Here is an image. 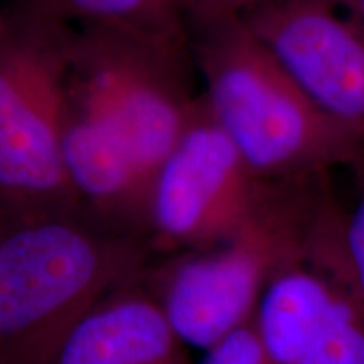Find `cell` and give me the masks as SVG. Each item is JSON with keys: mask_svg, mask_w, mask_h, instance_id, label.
<instances>
[{"mask_svg": "<svg viewBox=\"0 0 364 364\" xmlns=\"http://www.w3.org/2000/svg\"><path fill=\"white\" fill-rule=\"evenodd\" d=\"M189 31L75 27L65 75L63 127L120 154L152 188L201 91Z\"/></svg>", "mask_w": 364, "mask_h": 364, "instance_id": "obj_1", "label": "cell"}, {"mask_svg": "<svg viewBox=\"0 0 364 364\" xmlns=\"http://www.w3.org/2000/svg\"><path fill=\"white\" fill-rule=\"evenodd\" d=\"M201 93L258 179L364 171V140L327 115L243 19L189 31Z\"/></svg>", "mask_w": 364, "mask_h": 364, "instance_id": "obj_2", "label": "cell"}, {"mask_svg": "<svg viewBox=\"0 0 364 364\" xmlns=\"http://www.w3.org/2000/svg\"><path fill=\"white\" fill-rule=\"evenodd\" d=\"M343 215L327 176L267 182L230 240L172 275L162 309L181 343L208 351L252 322L267 285L285 268L316 263Z\"/></svg>", "mask_w": 364, "mask_h": 364, "instance_id": "obj_3", "label": "cell"}, {"mask_svg": "<svg viewBox=\"0 0 364 364\" xmlns=\"http://www.w3.org/2000/svg\"><path fill=\"white\" fill-rule=\"evenodd\" d=\"M86 209L11 216L0 240V364H54L129 273L132 248L95 230Z\"/></svg>", "mask_w": 364, "mask_h": 364, "instance_id": "obj_4", "label": "cell"}, {"mask_svg": "<svg viewBox=\"0 0 364 364\" xmlns=\"http://www.w3.org/2000/svg\"><path fill=\"white\" fill-rule=\"evenodd\" d=\"M73 29L19 0L0 7V204L12 218L83 204L61 154Z\"/></svg>", "mask_w": 364, "mask_h": 364, "instance_id": "obj_5", "label": "cell"}, {"mask_svg": "<svg viewBox=\"0 0 364 364\" xmlns=\"http://www.w3.org/2000/svg\"><path fill=\"white\" fill-rule=\"evenodd\" d=\"M265 186L201 93L193 120L154 177L147 225L169 245L218 247L245 225Z\"/></svg>", "mask_w": 364, "mask_h": 364, "instance_id": "obj_6", "label": "cell"}, {"mask_svg": "<svg viewBox=\"0 0 364 364\" xmlns=\"http://www.w3.org/2000/svg\"><path fill=\"white\" fill-rule=\"evenodd\" d=\"M241 19L327 115L364 140V26L329 0H265Z\"/></svg>", "mask_w": 364, "mask_h": 364, "instance_id": "obj_7", "label": "cell"}, {"mask_svg": "<svg viewBox=\"0 0 364 364\" xmlns=\"http://www.w3.org/2000/svg\"><path fill=\"white\" fill-rule=\"evenodd\" d=\"M253 324L273 364H364V311L314 263L285 268L267 285Z\"/></svg>", "mask_w": 364, "mask_h": 364, "instance_id": "obj_8", "label": "cell"}, {"mask_svg": "<svg viewBox=\"0 0 364 364\" xmlns=\"http://www.w3.org/2000/svg\"><path fill=\"white\" fill-rule=\"evenodd\" d=\"M179 344L162 306L144 297L115 299L75 327L54 364H181Z\"/></svg>", "mask_w": 364, "mask_h": 364, "instance_id": "obj_9", "label": "cell"}, {"mask_svg": "<svg viewBox=\"0 0 364 364\" xmlns=\"http://www.w3.org/2000/svg\"><path fill=\"white\" fill-rule=\"evenodd\" d=\"M27 9L70 27L188 31L181 0H19Z\"/></svg>", "mask_w": 364, "mask_h": 364, "instance_id": "obj_10", "label": "cell"}, {"mask_svg": "<svg viewBox=\"0 0 364 364\" xmlns=\"http://www.w3.org/2000/svg\"><path fill=\"white\" fill-rule=\"evenodd\" d=\"M359 176L363 179V191L353 211L344 215L336 255V279L364 311V171Z\"/></svg>", "mask_w": 364, "mask_h": 364, "instance_id": "obj_11", "label": "cell"}, {"mask_svg": "<svg viewBox=\"0 0 364 364\" xmlns=\"http://www.w3.org/2000/svg\"><path fill=\"white\" fill-rule=\"evenodd\" d=\"M203 364H273L253 321L228 334L206 351Z\"/></svg>", "mask_w": 364, "mask_h": 364, "instance_id": "obj_12", "label": "cell"}, {"mask_svg": "<svg viewBox=\"0 0 364 364\" xmlns=\"http://www.w3.org/2000/svg\"><path fill=\"white\" fill-rule=\"evenodd\" d=\"M265 0H181L182 17L188 31L213 22L241 19Z\"/></svg>", "mask_w": 364, "mask_h": 364, "instance_id": "obj_13", "label": "cell"}, {"mask_svg": "<svg viewBox=\"0 0 364 364\" xmlns=\"http://www.w3.org/2000/svg\"><path fill=\"white\" fill-rule=\"evenodd\" d=\"M329 2L364 26V0H329Z\"/></svg>", "mask_w": 364, "mask_h": 364, "instance_id": "obj_14", "label": "cell"}, {"mask_svg": "<svg viewBox=\"0 0 364 364\" xmlns=\"http://www.w3.org/2000/svg\"><path fill=\"white\" fill-rule=\"evenodd\" d=\"M9 226H11V215H9L7 209L0 204V240H2L4 235L7 233Z\"/></svg>", "mask_w": 364, "mask_h": 364, "instance_id": "obj_15", "label": "cell"}, {"mask_svg": "<svg viewBox=\"0 0 364 364\" xmlns=\"http://www.w3.org/2000/svg\"><path fill=\"white\" fill-rule=\"evenodd\" d=\"M7 2H9V0H0V7H2V6H6Z\"/></svg>", "mask_w": 364, "mask_h": 364, "instance_id": "obj_16", "label": "cell"}]
</instances>
